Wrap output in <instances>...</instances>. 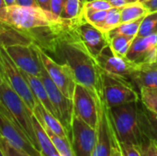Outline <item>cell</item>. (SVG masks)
Wrapping results in <instances>:
<instances>
[{
	"label": "cell",
	"instance_id": "1",
	"mask_svg": "<svg viewBox=\"0 0 157 156\" xmlns=\"http://www.w3.org/2000/svg\"><path fill=\"white\" fill-rule=\"evenodd\" d=\"M52 53L72 69L77 84L85 86L98 95H102L101 69L70 22L63 21V27L56 39Z\"/></svg>",
	"mask_w": 157,
	"mask_h": 156
},
{
	"label": "cell",
	"instance_id": "2",
	"mask_svg": "<svg viewBox=\"0 0 157 156\" xmlns=\"http://www.w3.org/2000/svg\"><path fill=\"white\" fill-rule=\"evenodd\" d=\"M139 101L109 108L114 130L120 142L140 145L145 139L140 125Z\"/></svg>",
	"mask_w": 157,
	"mask_h": 156
},
{
	"label": "cell",
	"instance_id": "3",
	"mask_svg": "<svg viewBox=\"0 0 157 156\" xmlns=\"http://www.w3.org/2000/svg\"><path fill=\"white\" fill-rule=\"evenodd\" d=\"M0 108L18 125L32 144L40 151L33 128V113L23 99L5 81L0 86Z\"/></svg>",
	"mask_w": 157,
	"mask_h": 156
},
{
	"label": "cell",
	"instance_id": "4",
	"mask_svg": "<svg viewBox=\"0 0 157 156\" xmlns=\"http://www.w3.org/2000/svg\"><path fill=\"white\" fill-rule=\"evenodd\" d=\"M102 96L109 108L132 102H138L140 93L134 85L121 76L110 74L101 70Z\"/></svg>",
	"mask_w": 157,
	"mask_h": 156
},
{
	"label": "cell",
	"instance_id": "5",
	"mask_svg": "<svg viewBox=\"0 0 157 156\" xmlns=\"http://www.w3.org/2000/svg\"><path fill=\"white\" fill-rule=\"evenodd\" d=\"M0 70L4 81L23 99L26 105L33 113L37 105L35 99L26 79L24 78L21 70L16 65L6 51L5 46L0 42Z\"/></svg>",
	"mask_w": 157,
	"mask_h": 156
},
{
	"label": "cell",
	"instance_id": "6",
	"mask_svg": "<svg viewBox=\"0 0 157 156\" xmlns=\"http://www.w3.org/2000/svg\"><path fill=\"white\" fill-rule=\"evenodd\" d=\"M4 46L10 58L20 70L36 76H40L43 64L40 57L38 45L26 41L12 42Z\"/></svg>",
	"mask_w": 157,
	"mask_h": 156
},
{
	"label": "cell",
	"instance_id": "7",
	"mask_svg": "<svg viewBox=\"0 0 157 156\" xmlns=\"http://www.w3.org/2000/svg\"><path fill=\"white\" fill-rule=\"evenodd\" d=\"M38 50L42 64L51 79L66 97L73 99L75 88L77 83L72 69L66 63H60L54 61L47 51L39 46Z\"/></svg>",
	"mask_w": 157,
	"mask_h": 156
},
{
	"label": "cell",
	"instance_id": "8",
	"mask_svg": "<svg viewBox=\"0 0 157 156\" xmlns=\"http://www.w3.org/2000/svg\"><path fill=\"white\" fill-rule=\"evenodd\" d=\"M95 92L83 85L76 84L73 96L74 115L97 130L98 122V108Z\"/></svg>",
	"mask_w": 157,
	"mask_h": 156
},
{
	"label": "cell",
	"instance_id": "9",
	"mask_svg": "<svg viewBox=\"0 0 157 156\" xmlns=\"http://www.w3.org/2000/svg\"><path fill=\"white\" fill-rule=\"evenodd\" d=\"M0 137L12 147L28 156H41L25 132L0 108Z\"/></svg>",
	"mask_w": 157,
	"mask_h": 156
},
{
	"label": "cell",
	"instance_id": "10",
	"mask_svg": "<svg viewBox=\"0 0 157 156\" xmlns=\"http://www.w3.org/2000/svg\"><path fill=\"white\" fill-rule=\"evenodd\" d=\"M40 79L46 88L49 98L56 111L58 120L62 122L71 136V127L74 116L73 100L66 97L47 74L44 66L40 74Z\"/></svg>",
	"mask_w": 157,
	"mask_h": 156
},
{
	"label": "cell",
	"instance_id": "11",
	"mask_svg": "<svg viewBox=\"0 0 157 156\" xmlns=\"http://www.w3.org/2000/svg\"><path fill=\"white\" fill-rule=\"evenodd\" d=\"M70 23L82 43L94 58L109 47L106 33L87 22L83 17Z\"/></svg>",
	"mask_w": 157,
	"mask_h": 156
},
{
	"label": "cell",
	"instance_id": "12",
	"mask_svg": "<svg viewBox=\"0 0 157 156\" xmlns=\"http://www.w3.org/2000/svg\"><path fill=\"white\" fill-rule=\"evenodd\" d=\"M97 142V130L76 116H73L71 143L76 156H92Z\"/></svg>",
	"mask_w": 157,
	"mask_h": 156
},
{
	"label": "cell",
	"instance_id": "13",
	"mask_svg": "<svg viewBox=\"0 0 157 156\" xmlns=\"http://www.w3.org/2000/svg\"><path fill=\"white\" fill-rule=\"evenodd\" d=\"M98 108V122L97 127V142L92 156L110 155V112L102 95L97 96Z\"/></svg>",
	"mask_w": 157,
	"mask_h": 156
},
{
	"label": "cell",
	"instance_id": "14",
	"mask_svg": "<svg viewBox=\"0 0 157 156\" xmlns=\"http://www.w3.org/2000/svg\"><path fill=\"white\" fill-rule=\"evenodd\" d=\"M107 49L95 58L99 68L105 73L121 76L131 81L138 64L132 63L126 57H120L113 54L109 49V52H108Z\"/></svg>",
	"mask_w": 157,
	"mask_h": 156
},
{
	"label": "cell",
	"instance_id": "15",
	"mask_svg": "<svg viewBox=\"0 0 157 156\" xmlns=\"http://www.w3.org/2000/svg\"><path fill=\"white\" fill-rule=\"evenodd\" d=\"M126 58L135 64L157 62V34L135 37Z\"/></svg>",
	"mask_w": 157,
	"mask_h": 156
},
{
	"label": "cell",
	"instance_id": "16",
	"mask_svg": "<svg viewBox=\"0 0 157 156\" xmlns=\"http://www.w3.org/2000/svg\"><path fill=\"white\" fill-rule=\"evenodd\" d=\"M131 81L139 93L142 87H157V62L138 64Z\"/></svg>",
	"mask_w": 157,
	"mask_h": 156
},
{
	"label": "cell",
	"instance_id": "17",
	"mask_svg": "<svg viewBox=\"0 0 157 156\" xmlns=\"http://www.w3.org/2000/svg\"><path fill=\"white\" fill-rule=\"evenodd\" d=\"M33 115L39 120V122L42 127L49 129L50 131H52L53 133H55L60 137L68 138L71 140L70 134L63 127L62 122L51 112H49L41 104L37 102V105L33 110Z\"/></svg>",
	"mask_w": 157,
	"mask_h": 156
},
{
	"label": "cell",
	"instance_id": "18",
	"mask_svg": "<svg viewBox=\"0 0 157 156\" xmlns=\"http://www.w3.org/2000/svg\"><path fill=\"white\" fill-rule=\"evenodd\" d=\"M21 73L24 76V78L26 79L35 99L37 100L38 103L41 104L49 112H51L53 116H55L57 118V114L56 111L49 98L48 93L46 91V88L40 79V76H36L28 73H25L21 70ZM58 119V118H57Z\"/></svg>",
	"mask_w": 157,
	"mask_h": 156
},
{
	"label": "cell",
	"instance_id": "19",
	"mask_svg": "<svg viewBox=\"0 0 157 156\" xmlns=\"http://www.w3.org/2000/svg\"><path fill=\"white\" fill-rule=\"evenodd\" d=\"M139 117L144 136L157 142V114L147 109L141 102V99L139 101Z\"/></svg>",
	"mask_w": 157,
	"mask_h": 156
},
{
	"label": "cell",
	"instance_id": "20",
	"mask_svg": "<svg viewBox=\"0 0 157 156\" xmlns=\"http://www.w3.org/2000/svg\"><path fill=\"white\" fill-rule=\"evenodd\" d=\"M33 128L35 131V135L38 141V145L40 149V153L41 156H61L59 152L57 151L55 145L52 141L45 131L44 128L40 125L39 120L33 115L32 118Z\"/></svg>",
	"mask_w": 157,
	"mask_h": 156
},
{
	"label": "cell",
	"instance_id": "21",
	"mask_svg": "<svg viewBox=\"0 0 157 156\" xmlns=\"http://www.w3.org/2000/svg\"><path fill=\"white\" fill-rule=\"evenodd\" d=\"M106 35L109 41V49L111 52L120 57H126L134 38L115 33L113 31H109L106 33Z\"/></svg>",
	"mask_w": 157,
	"mask_h": 156
},
{
	"label": "cell",
	"instance_id": "22",
	"mask_svg": "<svg viewBox=\"0 0 157 156\" xmlns=\"http://www.w3.org/2000/svg\"><path fill=\"white\" fill-rule=\"evenodd\" d=\"M150 13L146 6L141 1H135L127 4L122 8H121V23L133 21L142 17H144Z\"/></svg>",
	"mask_w": 157,
	"mask_h": 156
},
{
	"label": "cell",
	"instance_id": "23",
	"mask_svg": "<svg viewBox=\"0 0 157 156\" xmlns=\"http://www.w3.org/2000/svg\"><path fill=\"white\" fill-rule=\"evenodd\" d=\"M84 0H65L60 18L66 22L76 21L83 17Z\"/></svg>",
	"mask_w": 157,
	"mask_h": 156
},
{
	"label": "cell",
	"instance_id": "24",
	"mask_svg": "<svg viewBox=\"0 0 157 156\" xmlns=\"http://www.w3.org/2000/svg\"><path fill=\"white\" fill-rule=\"evenodd\" d=\"M44 128V127H43ZM45 131L47 132V134L49 135V137L51 138V140L52 141L53 144L55 145L57 151L59 152L61 156H76L73 146H72V143L71 140L68 138H63L60 137L58 135H56L55 133H53L52 131H50L47 128H44Z\"/></svg>",
	"mask_w": 157,
	"mask_h": 156
},
{
	"label": "cell",
	"instance_id": "25",
	"mask_svg": "<svg viewBox=\"0 0 157 156\" xmlns=\"http://www.w3.org/2000/svg\"><path fill=\"white\" fill-rule=\"evenodd\" d=\"M155 34H157V11L150 12L143 18L136 37H148Z\"/></svg>",
	"mask_w": 157,
	"mask_h": 156
},
{
	"label": "cell",
	"instance_id": "26",
	"mask_svg": "<svg viewBox=\"0 0 157 156\" xmlns=\"http://www.w3.org/2000/svg\"><path fill=\"white\" fill-rule=\"evenodd\" d=\"M140 97L141 102L147 109L157 114V87H142Z\"/></svg>",
	"mask_w": 157,
	"mask_h": 156
},
{
	"label": "cell",
	"instance_id": "27",
	"mask_svg": "<svg viewBox=\"0 0 157 156\" xmlns=\"http://www.w3.org/2000/svg\"><path fill=\"white\" fill-rule=\"evenodd\" d=\"M121 24V9L112 7L109 10H108L107 17L105 18V21H104L100 30L104 33H108L110 30L116 29Z\"/></svg>",
	"mask_w": 157,
	"mask_h": 156
},
{
	"label": "cell",
	"instance_id": "28",
	"mask_svg": "<svg viewBox=\"0 0 157 156\" xmlns=\"http://www.w3.org/2000/svg\"><path fill=\"white\" fill-rule=\"evenodd\" d=\"M107 13L108 11H98L85 6L83 8V17L98 29H101L107 17Z\"/></svg>",
	"mask_w": 157,
	"mask_h": 156
},
{
	"label": "cell",
	"instance_id": "29",
	"mask_svg": "<svg viewBox=\"0 0 157 156\" xmlns=\"http://www.w3.org/2000/svg\"><path fill=\"white\" fill-rule=\"evenodd\" d=\"M143 18L144 17L133 20V21L121 23L116 29H112L110 31H113V32L119 33V34H122V35H125V36H128V37L135 38L137 36V34H138L140 25H141V22H142Z\"/></svg>",
	"mask_w": 157,
	"mask_h": 156
},
{
	"label": "cell",
	"instance_id": "30",
	"mask_svg": "<svg viewBox=\"0 0 157 156\" xmlns=\"http://www.w3.org/2000/svg\"><path fill=\"white\" fill-rule=\"evenodd\" d=\"M142 156H157V142L145 138L140 143Z\"/></svg>",
	"mask_w": 157,
	"mask_h": 156
},
{
	"label": "cell",
	"instance_id": "31",
	"mask_svg": "<svg viewBox=\"0 0 157 156\" xmlns=\"http://www.w3.org/2000/svg\"><path fill=\"white\" fill-rule=\"evenodd\" d=\"M109 132H110V155L109 156H122L119 146V140L114 130L111 115L109 120Z\"/></svg>",
	"mask_w": 157,
	"mask_h": 156
},
{
	"label": "cell",
	"instance_id": "32",
	"mask_svg": "<svg viewBox=\"0 0 157 156\" xmlns=\"http://www.w3.org/2000/svg\"><path fill=\"white\" fill-rule=\"evenodd\" d=\"M119 146L122 156H142L139 145L129 143H122L119 141Z\"/></svg>",
	"mask_w": 157,
	"mask_h": 156
},
{
	"label": "cell",
	"instance_id": "33",
	"mask_svg": "<svg viewBox=\"0 0 157 156\" xmlns=\"http://www.w3.org/2000/svg\"><path fill=\"white\" fill-rule=\"evenodd\" d=\"M84 6L98 11H108L110 8H112V6L107 0H94V1L85 2Z\"/></svg>",
	"mask_w": 157,
	"mask_h": 156
},
{
	"label": "cell",
	"instance_id": "34",
	"mask_svg": "<svg viewBox=\"0 0 157 156\" xmlns=\"http://www.w3.org/2000/svg\"><path fill=\"white\" fill-rule=\"evenodd\" d=\"M0 149L5 156H28L16 150L2 137H0Z\"/></svg>",
	"mask_w": 157,
	"mask_h": 156
},
{
	"label": "cell",
	"instance_id": "35",
	"mask_svg": "<svg viewBox=\"0 0 157 156\" xmlns=\"http://www.w3.org/2000/svg\"><path fill=\"white\" fill-rule=\"evenodd\" d=\"M64 3H65V0H51V5H50L51 13L53 14L55 17H60Z\"/></svg>",
	"mask_w": 157,
	"mask_h": 156
},
{
	"label": "cell",
	"instance_id": "36",
	"mask_svg": "<svg viewBox=\"0 0 157 156\" xmlns=\"http://www.w3.org/2000/svg\"><path fill=\"white\" fill-rule=\"evenodd\" d=\"M109 2V4L112 6V7H116V8H122L124 6H126L127 4L138 1V0H107Z\"/></svg>",
	"mask_w": 157,
	"mask_h": 156
},
{
	"label": "cell",
	"instance_id": "37",
	"mask_svg": "<svg viewBox=\"0 0 157 156\" xmlns=\"http://www.w3.org/2000/svg\"><path fill=\"white\" fill-rule=\"evenodd\" d=\"M38 6L40 8H41L42 10L46 11V12H50V5H51V0H36Z\"/></svg>",
	"mask_w": 157,
	"mask_h": 156
},
{
	"label": "cell",
	"instance_id": "38",
	"mask_svg": "<svg viewBox=\"0 0 157 156\" xmlns=\"http://www.w3.org/2000/svg\"><path fill=\"white\" fill-rule=\"evenodd\" d=\"M17 5L22 6H34L39 7L36 0H16Z\"/></svg>",
	"mask_w": 157,
	"mask_h": 156
},
{
	"label": "cell",
	"instance_id": "39",
	"mask_svg": "<svg viewBox=\"0 0 157 156\" xmlns=\"http://www.w3.org/2000/svg\"><path fill=\"white\" fill-rule=\"evenodd\" d=\"M144 4L146 6V7L149 9L150 12L157 11V0H147L144 2Z\"/></svg>",
	"mask_w": 157,
	"mask_h": 156
},
{
	"label": "cell",
	"instance_id": "40",
	"mask_svg": "<svg viewBox=\"0 0 157 156\" xmlns=\"http://www.w3.org/2000/svg\"><path fill=\"white\" fill-rule=\"evenodd\" d=\"M5 2H6V6H14V5H17L16 0H5Z\"/></svg>",
	"mask_w": 157,
	"mask_h": 156
},
{
	"label": "cell",
	"instance_id": "41",
	"mask_svg": "<svg viewBox=\"0 0 157 156\" xmlns=\"http://www.w3.org/2000/svg\"><path fill=\"white\" fill-rule=\"evenodd\" d=\"M6 6H6L5 0H0V11H1L2 9H4L5 7H6Z\"/></svg>",
	"mask_w": 157,
	"mask_h": 156
},
{
	"label": "cell",
	"instance_id": "42",
	"mask_svg": "<svg viewBox=\"0 0 157 156\" xmlns=\"http://www.w3.org/2000/svg\"><path fill=\"white\" fill-rule=\"evenodd\" d=\"M3 82H4V78H3V75H2V73H1V70H0V86L2 85Z\"/></svg>",
	"mask_w": 157,
	"mask_h": 156
},
{
	"label": "cell",
	"instance_id": "43",
	"mask_svg": "<svg viewBox=\"0 0 157 156\" xmlns=\"http://www.w3.org/2000/svg\"><path fill=\"white\" fill-rule=\"evenodd\" d=\"M0 156H5L4 155V154H3V152H2V150L0 149Z\"/></svg>",
	"mask_w": 157,
	"mask_h": 156
},
{
	"label": "cell",
	"instance_id": "44",
	"mask_svg": "<svg viewBox=\"0 0 157 156\" xmlns=\"http://www.w3.org/2000/svg\"><path fill=\"white\" fill-rule=\"evenodd\" d=\"M89 1H94V0H84V2H89Z\"/></svg>",
	"mask_w": 157,
	"mask_h": 156
},
{
	"label": "cell",
	"instance_id": "45",
	"mask_svg": "<svg viewBox=\"0 0 157 156\" xmlns=\"http://www.w3.org/2000/svg\"><path fill=\"white\" fill-rule=\"evenodd\" d=\"M139 1H141V2H143V3H144V2H145V1H147V0H139Z\"/></svg>",
	"mask_w": 157,
	"mask_h": 156
}]
</instances>
